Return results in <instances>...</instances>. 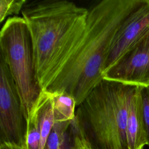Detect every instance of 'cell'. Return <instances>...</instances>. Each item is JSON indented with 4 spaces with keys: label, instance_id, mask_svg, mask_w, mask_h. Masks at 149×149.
Here are the masks:
<instances>
[{
    "label": "cell",
    "instance_id": "obj_12",
    "mask_svg": "<svg viewBox=\"0 0 149 149\" xmlns=\"http://www.w3.org/2000/svg\"><path fill=\"white\" fill-rule=\"evenodd\" d=\"M27 2L26 0H1L0 23H2L8 16H15L21 13Z\"/></svg>",
    "mask_w": 149,
    "mask_h": 149
},
{
    "label": "cell",
    "instance_id": "obj_11",
    "mask_svg": "<svg viewBox=\"0 0 149 149\" xmlns=\"http://www.w3.org/2000/svg\"><path fill=\"white\" fill-rule=\"evenodd\" d=\"M40 130L37 107L34 103L27 118L26 146L27 149H39Z\"/></svg>",
    "mask_w": 149,
    "mask_h": 149
},
{
    "label": "cell",
    "instance_id": "obj_7",
    "mask_svg": "<svg viewBox=\"0 0 149 149\" xmlns=\"http://www.w3.org/2000/svg\"><path fill=\"white\" fill-rule=\"evenodd\" d=\"M149 34V0L123 23L113 41L104 76Z\"/></svg>",
    "mask_w": 149,
    "mask_h": 149
},
{
    "label": "cell",
    "instance_id": "obj_5",
    "mask_svg": "<svg viewBox=\"0 0 149 149\" xmlns=\"http://www.w3.org/2000/svg\"><path fill=\"white\" fill-rule=\"evenodd\" d=\"M27 118L9 68L1 58L0 144L26 146Z\"/></svg>",
    "mask_w": 149,
    "mask_h": 149
},
{
    "label": "cell",
    "instance_id": "obj_13",
    "mask_svg": "<svg viewBox=\"0 0 149 149\" xmlns=\"http://www.w3.org/2000/svg\"><path fill=\"white\" fill-rule=\"evenodd\" d=\"M143 114L146 127L147 146L149 147V86L141 87Z\"/></svg>",
    "mask_w": 149,
    "mask_h": 149
},
{
    "label": "cell",
    "instance_id": "obj_1",
    "mask_svg": "<svg viewBox=\"0 0 149 149\" xmlns=\"http://www.w3.org/2000/svg\"><path fill=\"white\" fill-rule=\"evenodd\" d=\"M146 1L102 0L91 6L81 37L44 91L66 92L79 106L103 80L119 29Z\"/></svg>",
    "mask_w": 149,
    "mask_h": 149
},
{
    "label": "cell",
    "instance_id": "obj_2",
    "mask_svg": "<svg viewBox=\"0 0 149 149\" xmlns=\"http://www.w3.org/2000/svg\"><path fill=\"white\" fill-rule=\"evenodd\" d=\"M89 9L66 0L27 2L21 12L29 32L36 80L45 90L85 30Z\"/></svg>",
    "mask_w": 149,
    "mask_h": 149
},
{
    "label": "cell",
    "instance_id": "obj_8",
    "mask_svg": "<svg viewBox=\"0 0 149 149\" xmlns=\"http://www.w3.org/2000/svg\"><path fill=\"white\" fill-rule=\"evenodd\" d=\"M126 134L129 149H142L147 144L140 87H134L130 95L127 111Z\"/></svg>",
    "mask_w": 149,
    "mask_h": 149
},
{
    "label": "cell",
    "instance_id": "obj_10",
    "mask_svg": "<svg viewBox=\"0 0 149 149\" xmlns=\"http://www.w3.org/2000/svg\"><path fill=\"white\" fill-rule=\"evenodd\" d=\"M49 93L52 100L55 122L73 120L77 108L74 98L65 91Z\"/></svg>",
    "mask_w": 149,
    "mask_h": 149
},
{
    "label": "cell",
    "instance_id": "obj_4",
    "mask_svg": "<svg viewBox=\"0 0 149 149\" xmlns=\"http://www.w3.org/2000/svg\"><path fill=\"white\" fill-rule=\"evenodd\" d=\"M0 47L1 58L9 68L28 118L41 90L36 78L29 32L22 16L6 20L0 32Z\"/></svg>",
    "mask_w": 149,
    "mask_h": 149
},
{
    "label": "cell",
    "instance_id": "obj_9",
    "mask_svg": "<svg viewBox=\"0 0 149 149\" xmlns=\"http://www.w3.org/2000/svg\"><path fill=\"white\" fill-rule=\"evenodd\" d=\"M72 121L55 122L44 149H74V133Z\"/></svg>",
    "mask_w": 149,
    "mask_h": 149
},
{
    "label": "cell",
    "instance_id": "obj_15",
    "mask_svg": "<svg viewBox=\"0 0 149 149\" xmlns=\"http://www.w3.org/2000/svg\"><path fill=\"white\" fill-rule=\"evenodd\" d=\"M0 149H27V146H19L17 145L8 144V143H3L0 144Z\"/></svg>",
    "mask_w": 149,
    "mask_h": 149
},
{
    "label": "cell",
    "instance_id": "obj_16",
    "mask_svg": "<svg viewBox=\"0 0 149 149\" xmlns=\"http://www.w3.org/2000/svg\"><path fill=\"white\" fill-rule=\"evenodd\" d=\"M142 149H143V148H142Z\"/></svg>",
    "mask_w": 149,
    "mask_h": 149
},
{
    "label": "cell",
    "instance_id": "obj_3",
    "mask_svg": "<svg viewBox=\"0 0 149 149\" xmlns=\"http://www.w3.org/2000/svg\"><path fill=\"white\" fill-rule=\"evenodd\" d=\"M134 88L103 79L77 107L72 124L92 149H129L127 118Z\"/></svg>",
    "mask_w": 149,
    "mask_h": 149
},
{
    "label": "cell",
    "instance_id": "obj_6",
    "mask_svg": "<svg viewBox=\"0 0 149 149\" xmlns=\"http://www.w3.org/2000/svg\"><path fill=\"white\" fill-rule=\"evenodd\" d=\"M103 79L125 85L149 86V34L107 72Z\"/></svg>",
    "mask_w": 149,
    "mask_h": 149
},
{
    "label": "cell",
    "instance_id": "obj_14",
    "mask_svg": "<svg viewBox=\"0 0 149 149\" xmlns=\"http://www.w3.org/2000/svg\"><path fill=\"white\" fill-rule=\"evenodd\" d=\"M72 126L74 133V141H75V147L74 149H92L84 140H83L79 135L76 132L74 127L72 124Z\"/></svg>",
    "mask_w": 149,
    "mask_h": 149
}]
</instances>
